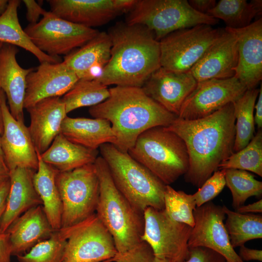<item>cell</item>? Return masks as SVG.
<instances>
[{
    "mask_svg": "<svg viewBox=\"0 0 262 262\" xmlns=\"http://www.w3.org/2000/svg\"><path fill=\"white\" fill-rule=\"evenodd\" d=\"M235 116L233 102L205 117L185 120L176 118L168 131L184 142L189 160L186 182L199 188L219 164L233 152Z\"/></svg>",
    "mask_w": 262,
    "mask_h": 262,
    "instance_id": "1",
    "label": "cell"
},
{
    "mask_svg": "<svg viewBox=\"0 0 262 262\" xmlns=\"http://www.w3.org/2000/svg\"><path fill=\"white\" fill-rule=\"evenodd\" d=\"M109 91L110 97L90 107L89 113L94 118L110 122L116 138L114 145L122 152H128L145 131L167 127L178 117L147 95L141 87L115 86Z\"/></svg>",
    "mask_w": 262,
    "mask_h": 262,
    "instance_id": "2",
    "label": "cell"
},
{
    "mask_svg": "<svg viewBox=\"0 0 262 262\" xmlns=\"http://www.w3.org/2000/svg\"><path fill=\"white\" fill-rule=\"evenodd\" d=\"M110 59L96 79L108 86L142 87L161 66L159 41L146 27L118 23L108 33Z\"/></svg>",
    "mask_w": 262,
    "mask_h": 262,
    "instance_id": "3",
    "label": "cell"
},
{
    "mask_svg": "<svg viewBox=\"0 0 262 262\" xmlns=\"http://www.w3.org/2000/svg\"><path fill=\"white\" fill-rule=\"evenodd\" d=\"M94 165L99 185L96 214L112 236L117 252L127 251L142 242L143 213L137 211L116 188L101 156L98 157Z\"/></svg>",
    "mask_w": 262,
    "mask_h": 262,
    "instance_id": "4",
    "label": "cell"
},
{
    "mask_svg": "<svg viewBox=\"0 0 262 262\" xmlns=\"http://www.w3.org/2000/svg\"><path fill=\"white\" fill-rule=\"evenodd\" d=\"M113 182L123 196L139 212L148 207L164 209L165 185L128 152L106 143L99 147Z\"/></svg>",
    "mask_w": 262,
    "mask_h": 262,
    "instance_id": "5",
    "label": "cell"
},
{
    "mask_svg": "<svg viewBox=\"0 0 262 262\" xmlns=\"http://www.w3.org/2000/svg\"><path fill=\"white\" fill-rule=\"evenodd\" d=\"M128 153L165 185L184 175L189 168L184 142L164 127H153L142 133Z\"/></svg>",
    "mask_w": 262,
    "mask_h": 262,
    "instance_id": "6",
    "label": "cell"
},
{
    "mask_svg": "<svg viewBox=\"0 0 262 262\" xmlns=\"http://www.w3.org/2000/svg\"><path fill=\"white\" fill-rule=\"evenodd\" d=\"M218 21L194 10L187 0H136L126 23L146 27L159 41L175 31L200 24L212 26Z\"/></svg>",
    "mask_w": 262,
    "mask_h": 262,
    "instance_id": "7",
    "label": "cell"
},
{
    "mask_svg": "<svg viewBox=\"0 0 262 262\" xmlns=\"http://www.w3.org/2000/svg\"><path fill=\"white\" fill-rule=\"evenodd\" d=\"M55 181L63 205L61 228L78 224L96 213L99 185L94 163L58 171Z\"/></svg>",
    "mask_w": 262,
    "mask_h": 262,
    "instance_id": "8",
    "label": "cell"
},
{
    "mask_svg": "<svg viewBox=\"0 0 262 262\" xmlns=\"http://www.w3.org/2000/svg\"><path fill=\"white\" fill-rule=\"evenodd\" d=\"M224 30L200 24L169 33L159 41L161 66L175 72L189 71Z\"/></svg>",
    "mask_w": 262,
    "mask_h": 262,
    "instance_id": "9",
    "label": "cell"
},
{
    "mask_svg": "<svg viewBox=\"0 0 262 262\" xmlns=\"http://www.w3.org/2000/svg\"><path fill=\"white\" fill-rule=\"evenodd\" d=\"M42 16L37 23L29 24L24 30L40 50L53 57L68 55L99 32L64 19L50 11H46Z\"/></svg>",
    "mask_w": 262,
    "mask_h": 262,
    "instance_id": "10",
    "label": "cell"
},
{
    "mask_svg": "<svg viewBox=\"0 0 262 262\" xmlns=\"http://www.w3.org/2000/svg\"><path fill=\"white\" fill-rule=\"evenodd\" d=\"M143 216L141 240L149 246L154 257L184 262L189 256L188 241L192 228L171 219L164 210L148 207Z\"/></svg>",
    "mask_w": 262,
    "mask_h": 262,
    "instance_id": "11",
    "label": "cell"
},
{
    "mask_svg": "<svg viewBox=\"0 0 262 262\" xmlns=\"http://www.w3.org/2000/svg\"><path fill=\"white\" fill-rule=\"evenodd\" d=\"M62 229L66 238L62 262H106L117 252L112 236L96 213Z\"/></svg>",
    "mask_w": 262,
    "mask_h": 262,
    "instance_id": "12",
    "label": "cell"
},
{
    "mask_svg": "<svg viewBox=\"0 0 262 262\" xmlns=\"http://www.w3.org/2000/svg\"><path fill=\"white\" fill-rule=\"evenodd\" d=\"M246 90L235 76L198 82L183 103L178 117L185 120L205 117L234 102Z\"/></svg>",
    "mask_w": 262,
    "mask_h": 262,
    "instance_id": "13",
    "label": "cell"
},
{
    "mask_svg": "<svg viewBox=\"0 0 262 262\" xmlns=\"http://www.w3.org/2000/svg\"><path fill=\"white\" fill-rule=\"evenodd\" d=\"M193 214L195 224L188 241L189 248L207 247L221 254L227 262H244L230 244L223 206L210 201L196 207Z\"/></svg>",
    "mask_w": 262,
    "mask_h": 262,
    "instance_id": "14",
    "label": "cell"
},
{
    "mask_svg": "<svg viewBox=\"0 0 262 262\" xmlns=\"http://www.w3.org/2000/svg\"><path fill=\"white\" fill-rule=\"evenodd\" d=\"M0 109L3 131L0 146L5 163L10 171L18 167L36 171L38 154L24 121L16 119L6 104V98L0 90Z\"/></svg>",
    "mask_w": 262,
    "mask_h": 262,
    "instance_id": "15",
    "label": "cell"
},
{
    "mask_svg": "<svg viewBox=\"0 0 262 262\" xmlns=\"http://www.w3.org/2000/svg\"><path fill=\"white\" fill-rule=\"evenodd\" d=\"M50 12L75 24L93 28L129 12L136 0H49Z\"/></svg>",
    "mask_w": 262,
    "mask_h": 262,
    "instance_id": "16",
    "label": "cell"
},
{
    "mask_svg": "<svg viewBox=\"0 0 262 262\" xmlns=\"http://www.w3.org/2000/svg\"><path fill=\"white\" fill-rule=\"evenodd\" d=\"M79 80L63 61L40 63L27 77L24 108L27 109L45 98L64 95Z\"/></svg>",
    "mask_w": 262,
    "mask_h": 262,
    "instance_id": "17",
    "label": "cell"
},
{
    "mask_svg": "<svg viewBox=\"0 0 262 262\" xmlns=\"http://www.w3.org/2000/svg\"><path fill=\"white\" fill-rule=\"evenodd\" d=\"M197 83L189 71L175 72L161 66L141 88L149 97L178 116L183 103Z\"/></svg>",
    "mask_w": 262,
    "mask_h": 262,
    "instance_id": "18",
    "label": "cell"
},
{
    "mask_svg": "<svg viewBox=\"0 0 262 262\" xmlns=\"http://www.w3.org/2000/svg\"><path fill=\"white\" fill-rule=\"evenodd\" d=\"M238 61L237 39L230 29L223 32L190 70L197 82L233 77Z\"/></svg>",
    "mask_w": 262,
    "mask_h": 262,
    "instance_id": "19",
    "label": "cell"
},
{
    "mask_svg": "<svg viewBox=\"0 0 262 262\" xmlns=\"http://www.w3.org/2000/svg\"><path fill=\"white\" fill-rule=\"evenodd\" d=\"M230 29L237 39L238 61L234 76L247 90L256 88L262 79V18L245 28Z\"/></svg>",
    "mask_w": 262,
    "mask_h": 262,
    "instance_id": "20",
    "label": "cell"
},
{
    "mask_svg": "<svg viewBox=\"0 0 262 262\" xmlns=\"http://www.w3.org/2000/svg\"><path fill=\"white\" fill-rule=\"evenodd\" d=\"M31 118L28 128L36 152L42 154L60 133L62 123L67 116L60 97L42 99L26 109Z\"/></svg>",
    "mask_w": 262,
    "mask_h": 262,
    "instance_id": "21",
    "label": "cell"
},
{
    "mask_svg": "<svg viewBox=\"0 0 262 262\" xmlns=\"http://www.w3.org/2000/svg\"><path fill=\"white\" fill-rule=\"evenodd\" d=\"M16 46L3 44L0 50V90L5 95L11 115L24 121L26 78L33 68H23L17 63Z\"/></svg>",
    "mask_w": 262,
    "mask_h": 262,
    "instance_id": "22",
    "label": "cell"
},
{
    "mask_svg": "<svg viewBox=\"0 0 262 262\" xmlns=\"http://www.w3.org/2000/svg\"><path fill=\"white\" fill-rule=\"evenodd\" d=\"M111 46L109 34L98 32L83 46L65 56L63 62L79 79L96 80L110 59Z\"/></svg>",
    "mask_w": 262,
    "mask_h": 262,
    "instance_id": "23",
    "label": "cell"
},
{
    "mask_svg": "<svg viewBox=\"0 0 262 262\" xmlns=\"http://www.w3.org/2000/svg\"><path fill=\"white\" fill-rule=\"evenodd\" d=\"M54 230L42 205L33 207L18 217L6 231L9 234L12 255H22L38 243L48 239Z\"/></svg>",
    "mask_w": 262,
    "mask_h": 262,
    "instance_id": "24",
    "label": "cell"
},
{
    "mask_svg": "<svg viewBox=\"0 0 262 262\" xmlns=\"http://www.w3.org/2000/svg\"><path fill=\"white\" fill-rule=\"evenodd\" d=\"M35 172L21 167L10 171V187L0 221L1 231L5 232L16 219L28 210L42 205L33 185Z\"/></svg>",
    "mask_w": 262,
    "mask_h": 262,
    "instance_id": "25",
    "label": "cell"
},
{
    "mask_svg": "<svg viewBox=\"0 0 262 262\" xmlns=\"http://www.w3.org/2000/svg\"><path fill=\"white\" fill-rule=\"evenodd\" d=\"M60 133L71 142L94 150L104 144L114 145L116 140L110 122L102 118L66 116Z\"/></svg>",
    "mask_w": 262,
    "mask_h": 262,
    "instance_id": "26",
    "label": "cell"
},
{
    "mask_svg": "<svg viewBox=\"0 0 262 262\" xmlns=\"http://www.w3.org/2000/svg\"><path fill=\"white\" fill-rule=\"evenodd\" d=\"M98 151L74 143L60 133L48 149L40 154L41 159L59 172H66L94 164Z\"/></svg>",
    "mask_w": 262,
    "mask_h": 262,
    "instance_id": "27",
    "label": "cell"
},
{
    "mask_svg": "<svg viewBox=\"0 0 262 262\" xmlns=\"http://www.w3.org/2000/svg\"><path fill=\"white\" fill-rule=\"evenodd\" d=\"M37 153L38 166L33 177L34 187L51 227L54 230H59L61 228L63 205L55 181L58 171L43 162Z\"/></svg>",
    "mask_w": 262,
    "mask_h": 262,
    "instance_id": "28",
    "label": "cell"
},
{
    "mask_svg": "<svg viewBox=\"0 0 262 262\" xmlns=\"http://www.w3.org/2000/svg\"><path fill=\"white\" fill-rule=\"evenodd\" d=\"M21 1L8 0L4 11L0 15V42L19 47L32 53L40 63H58L59 57H53L40 50L31 41L19 22L18 8Z\"/></svg>",
    "mask_w": 262,
    "mask_h": 262,
    "instance_id": "29",
    "label": "cell"
},
{
    "mask_svg": "<svg viewBox=\"0 0 262 262\" xmlns=\"http://www.w3.org/2000/svg\"><path fill=\"white\" fill-rule=\"evenodd\" d=\"M262 11L261 0H220L207 14L223 20L227 28L239 29L249 25Z\"/></svg>",
    "mask_w": 262,
    "mask_h": 262,
    "instance_id": "30",
    "label": "cell"
},
{
    "mask_svg": "<svg viewBox=\"0 0 262 262\" xmlns=\"http://www.w3.org/2000/svg\"><path fill=\"white\" fill-rule=\"evenodd\" d=\"M223 208L226 216L225 226L234 248L250 240L262 238V215L240 213L225 205Z\"/></svg>",
    "mask_w": 262,
    "mask_h": 262,
    "instance_id": "31",
    "label": "cell"
},
{
    "mask_svg": "<svg viewBox=\"0 0 262 262\" xmlns=\"http://www.w3.org/2000/svg\"><path fill=\"white\" fill-rule=\"evenodd\" d=\"M260 89L246 90L233 102L236 123L233 152H238L249 143L255 131L253 112Z\"/></svg>",
    "mask_w": 262,
    "mask_h": 262,
    "instance_id": "32",
    "label": "cell"
},
{
    "mask_svg": "<svg viewBox=\"0 0 262 262\" xmlns=\"http://www.w3.org/2000/svg\"><path fill=\"white\" fill-rule=\"evenodd\" d=\"M109 97V89L97 80L79 79L62 99L67 114L81 107L98 105Z\"/></svg>",
    "mask_w": 262,
    "mask_h": 262,
    "instance_id": "33",
    "label": "cell"
},
{
    "mask_svg": "<svg viewBox=\"0 0 262 262\" xmlns=\"http://www.w3.org/2000/svg\"><path fill=\"white\" fill-rule=\"evenodd\" d=\"M225 170L226 185L230 190L232 206L235 210L244 205L251 196L261 197L262 182L256 180L251 173L236 169Z\"/></svg>",
    "mask_w": 262,
    "mask_h": 262,
    "instance_id": "34",
    "label": "cell"
},
{
    "mask_svg": "<svg viewBox=\"0 0 262 262\" xmlns=\"http://www.w3.org/2000/svg\"><path fill=\"white\" fill-rule=\"evenodd\" d=\"M218 169L247 170L262 177V130L257 131L246 147L223 161Z\"/></svg>",
    "mask_w": 262,
    "mask_h": 262,
    "instance_id": "35",
    "label": "cell"
},
{
    "mask_svg": "<svg viewBox=\"0 0 262 262\" xmlns=\"http://www.w3.org/2000/svg\"><path fill=\"white\" fill-rule=\"evenodd\" d=\"M66 238L64 229L54 230L48 239L42 241L28 253L16 256L19 262H62Z\"/></svg>",
    "mask_w": 262,
    "mask_h": 262,
    "instance_id": "36",
    "label": "cell"
},
{
    "mask_svg": "<svg viewBox=\"0 0 262 262\" xmlns=\"http://www.w3.org/2000/svg\"><path fill=\"white\" fill-rule=\"evenodd\" d=\"M194 194H187L182 191H177L166 185L164 196V211L171 219L194 226V211L196 208Z\"/></svg>",
    "mask_w": 262,
    "mask_h": 262,
    "instance_id": "37",
    "label": "cell"
},
{
    "mask_svg": "<svg viewBox=\"0 0 262 262\" xmlns=\"http://www.w3.org/2000/svg\"><path fill=\"white\" fill-rule=\"evenodd\" d=\"M225 174V169L215 171L198 188L194 194L196 207L211 201L221 192L226 185Z\"/></svg>",
    "mask_w": 262,
    "mask_h": 262,
    "instance_id": "38",
    "label": "cell"
},
{
    "mask_svg": "<svg viewBox=\"0 0 262 262\" xmlns=\"http://www.w3.org/2000/svg\"><path fill=\"white\" fill-rule=\"evenodd\" d=\"M154 258L149 246L142 241L133 248L124 252H117L106 262H152Z\"/></svg>",
    "mask_w": 262,
    "mask_h": 262,
    "instance_id": "39",
    "label": "cell"
},
{
    "mask_svg": "<svg viewBox=\"0 0 262 262\" xmlns=\"http://www.w3.org/2000/svg\"><path fill=\"white\" fill-rule=\"evenodd\" d=\"M184 262H227L218 252L207 247L189 248V256Z\"/></svg>",
    "mask_w": 262,
    "mask_h": 262,
    "instance_id": "40",
    "label": "cell"
},
{
    "mask_svg": "<svg viewBox=\"0 0 262 262\" xmlns=\"http://www.w3.org/2000/svg\"><path fill=\"white\" fill-rule=\"evenodd\" d=\"M22 1L27 9L26 18L29 24L37 23L40 16H43L46 11L34 0H24Z\"/></svg>",
    "mask_w": 262,
    "mask_h": 262,
    "instance_id": "41",
    "label": "cell"
},
{
    "mask_svg": "<svg viewBox=\"0 0 262 262\" xmlns=\"http://www.w3.org/2000/svg\"><path fill=\"white\" fill-rule=\"evenodd\" d=\"M11 244L8 233L0 231V262H11Z\"/></svg>",
    "mask_w": 262,
    "mask_h": 262,
    "instance_id": "42",
    "label": "cell"
},
{
    "mask_svg": "<svg viewBox=\"0 0 262 262\" xmlns=\"http://www.w3.org/2000/svg\"><path fill=\"white\" fill-rule=\"evenodd\" d=\"M242 261H262V250L251 249L242 246L240 247L239 254H238Z\"/></svg>",
    "mask_w": 262,
    "mask_h": 262,
    "instance_id": "43",
    "label": "cell"
},
{
    "mask_svg": "<svg viewBox=\"0 0 262 262\" xmlns=\"http://www.w3.org/2000/svg\"><path fill=\"white\" fill-rule=\"evenodd\" d=\"M189 5L197 12L207 14L216 4L215 0H189Z\"/></svg>",
    "mask_w": 262,
    "mask_h": 262,
    "instance_id": "44",
    "label": "cell"
},
{
    "mask_svg": "<svg viewBox=\"0 0 262 262\" xmlns=\"http://www.w3.org/2000/svg\"><path fill=\"white\" fill-rule=\"evenodd\" d=\"M10 187V179L5 181L0 186V224L6 208L7 198Z\"/></svg>",
    "mask_w": 262,
    "mask_h": 262,
    "instance_id": "45",
    "label": "cell"
},
{
    "mask_svg": "<svg viewBox=\"0 0 262 262\" xmlns=\"http://www.w3.org/2000/svg\"><path fill=\"white\" fill-rule=\"evenodd\" d=\"M254 108L256 113L254 118V122L257 125L258 128L260 130L262 127V84L261 83L258 94V98L257 103H255Z\"/></svg>",
    "mask_w": 262,
    "mask_h": 262,
    "instance_id": "46",
    "label": "cell"
},
{
    "mask_svg": "<svg viewBox=\"0 0 262 262\" xmlns=\"http://www.w3.org/2000/svg\"><path fill=\"white\" fill-rule=\"evenodd\" d=\"M235 211L242 213H262V200L261 198L258 201L246 205H243Z\"/></svg>",
    "mask_w": 262,
    "mask_h": 262,
    "instance_id": "47",
    "label": "cell"
},
{
    "mask_svg": "<svg viewBox=\"0 0 262 262\" xmlns=\"http://www.w3.org/2000/svg\"><path fill=\"white\" fill-rule=\"evenodd\" d=\"M10 179V170L7 167L4 158L0 157V186Z\"/></svg>",
    "mask_w": 262,
    "mask_h": 262,
    "instance_id": "48",
    "label": "cell"
},
{
    "mask_svg": "<svg viewBox=\"0 0 262 262\" xmlns=\"http://www.w3.org/2000/svg\"><path fill=\"white\" fill-rule=\"evenodd\" d=\"M3 131L2 118L0 109V157L3 158V153L0 146V138Z\"/></svg>",
    "mask_w": 262,
    "mask_h": 262,
    "instance_id": "49",
    "label": "cell"
},
{
    "mask_svg": "<svg viewBox=\"0 0 262 262\" xmlns=\"http://www.w3.org/2000/svg\"><path fill=\"white\" fill-rule=\"evenodd\" d=\"M8 0H0V15L5 10Z\"/></svg>",
    "mask_w": 262,
    "mask_h": 262,
    "instance_id": "50",
    "label": "cell"
},
{
    "mask_svg": "<svg viewBox=\"0 0 262 262\" xmlns=\"http://www.w3.org/2000/svg\"><path fill=\"white\" fill-rule=\"evenodd\" d=\"M152 262H172L166 260V259H160V258H158L154 257Z\"/></svg>",
    "mask_w": 262,
    "mask_h": 262,
    "instance_id": "51",
    "label": "cell"
},
{
    "mask_svg": "<svg viewBox=\"0 0 262 262\" xmlns=\"http://www.w3.org/2000/svg\"><path fill=\"white\" fill-rule=\"evenodd\" d=\"M3 45V43L0 42V50L1 48H2Z\"/></svg>",
    "mask_w": 262,
    "mask_h": 262,
    "instance_id": "52",
    "label": "cell"
}]
</instances>
